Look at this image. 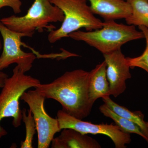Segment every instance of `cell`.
I'll list each match as a JSON object with an SVG mask.
<instances>
[{
    "mask_svg": "<svg viewBox=\"0 0 148 148\" xmlns=\"http://www.w3.org/2000/svg\"><path fill=\"white\" fill-rule=\"evenodd\" d=\"M90 72L82 69L67 71L48 84H40L35 88L46 98L57 101L62 110L78 119L89 115L93 105L88 95Z\"/></svg>",
    "mask_w": 148,
    "mask_h": 148,
    "instance_id": "6da1fadb",
    "label": "cell"
},
{
    "mask_svg": "<svg viewBox=\"0 0 148 148\" xmlns=\"http://www.w3.org/2000/svg\"><path fill=\"white\" fill-rule=\"evenodd\" d=\"M68 37L84 42L103 54L121 49L126 43L144 38L145 36L134 25L118 24L115 20H108L103 21L101 29L86 32L78 30L69 34Z\"/></svg>",
    "mask_w": 148,
    "mask_h": 148,
    "instance_id": "7a4b0ae2",
    "label": "cell"
},
{
    "mask_svg": "<svg viewBox=\"0 0 148 148\" xmlns=\"http://www.w3.org/2000/svg\"><path fill=\"white\" fill-rule=\"evenodd\" d=\"M63 11L64 18L58 29L50 31L48 40L54 43L67 38L69 34L84 28L86 31L101 29L103 22L95 17L88 5L87 0H49Z\"/></svg>",
    "mask_w": 148,
    "mask_h": 148,
    "instance_id": "3957f363",
    "label": "cell"
},
{
    "mask_svg": "<svg viewBox=\"0 0 148 148\" xmlns=\"http://www.w3.org/2000/svg\"><path fill=\"white\" fill-rule=\"evenodd\" d=\"M16 66L12 75L6 79L4 86L0 93V139L7 135L8 132L1 125V121L6 118H12L14 127L21 125L22 110L20 108L21 95L31 88H35L40 84L39 80L25 75Z\"/></svg>",
    "mask_w": 148,
    "mask_h": 148,
    "instance_id": "277c9868",
    "label": "cell"
},
{
    "mask_svg": "<svg viewBox=\"0 0 148 148\" xmlns=\"http://www.w3.org/2000/svg\"><path fill=\"white\" fill-rule=\"evenodd\" d=\"M64 18L63 11L49 0H35L24 16L12 15L1 18L0 21L12 31L34 34L36 30L42 32L46 29L54 30L55 27L49 24L63 22Z\"/></svg>",
    "mask_w": 148,
    "mask_h": 148,
    "instance_id": "5b68a950",
    "label": "cell"
},
{
    "mask_svg": "<svg viewBox=\"0 0 148 148\" xmlns=\"http://www.w3.org/2000/svg\"><path fill=\"white\" fill-rule=\"evenodd\" d=\"M46 98L35 89L24 92L21 100L27 103L32 112L38 133V148L49 147L54 135L61 130L57 118H53L47 113L45 109Z\"/></svg>",
    "mask_w": 148,
    "mask_h": 148,
    "instance_id": "8992f818",
    "label": "cell"
},
{
    "mask_svg": "<svg viewBox=\"0 0 148 148\" xmlns=\"http://www.w3.org/2000/svg\"><path fill=\"white\" fill-rule=\"evenodd\" d=\"M0 33L3 42L0 56V71L13 64H17L24 73L30 71L36 57L34 53L24 52L21 49V40L23 37H32L34 34L12 31L1 21Z\"/></svg>",
    "mask_w": 148,
    "mask_h": 148,
    "instance_id": "52a82bcc",
    "label": "cell"
},
{
    "mask_svg": "<svg viewBox=\"0 0 148 148\" xmlns=\"http://www.w3.org/2000/svg\"><path fill=\"white\" fill-rule=\"evenodd\" d=\"M57 119L61 130L71 128L84 134H101L109 137L113 142L116 148H125L131 142L130 134L122 131L116 125L94 124L84 121L72 116L63 110L57 112Z\"/></svg>",
    "mask_w": 148,
    "mask_h": 148,
    "instance_id": "ba28073f",
    "label": "cell"
},
{
    "mask_svg": "<svg viewBox=\"0 0 148 148\" xmlns=\"http://www.w3.org/2000/svg\"><path fill=\"white\" fill-rule=\"evenodd\" d=\"M107 65L106 74L110 95L116 98L126 90V81L131 78L130 67L121 49L103 54Z\"/></svg>",
    "mask_w": 148,
    "mask_h": 148,
    "instance_id": "9c48e42d",
    "label": "cell"
},
{
    "mask_svg": "<svg viewBox=\"0 0 148 148\" xmlns=\"http://www.w3.org/2000/svg\"><path fill=\"white\" fill-rule=\"evenodd\" d=\"M92 13L104 21L127 18L132 13L129 3L124 0H88Z\"/></svg>",
    "mask_w": 148,
    "mask_h": 148,
    "instance_id": "30bf717a",
    "label": "cell"
},
{
    "mask_svg": "<svg viewBox=\"0 0 148 148\" xmlns=\"http://www.w3.org/2000/svg\"><path fill=\"white\" fill-rule=\"evenodd\" d=\"M60 135L51 142L52 148H101L95 139L71 128L62 130Z\"/></svg>",
    "mask_w": 148,
    "mask_h": 148,
    "instance_id": "8fae6325",
    "label": "cell"
},
{
    "mask_svg": "<svg viewBox=\"0 0 148 148\" xmlns=\"http://www.w3.org/2000/svg\"><path fill=\"white\" fill-rule=\"evenodd\" d=\"M106 69L107 65L103 61L89 72L88 95L89 101L92 105L98 98L110 95Z\"/></svg>",
    "mask_w": 148,
    "mask_h": 148,
    "instance_id": "7c38bea8",
    "label": "cell"
},
{
    "mask_svg": "<svg viewBox=\"0 0 148 148\" xmlns=\"http://www.w3.org/2000/svg\"><path fill=\"white\" fill-rule=\"evenodd\" d=\"M102 100L104 104L116 113L138 125L147 138L148 143V128L147 122L145 121L144 120L145 116L141 111L130 110L125 107L120 106L114 102L111 99L110 96L103 97Z\"/></svg>",
    "mask_w": 148,
    "mask_h": 148,
    "instance_id": "4fadbf2b",
    "label": "cell"
},
{
    "mask_svg": "<svg viewBox=\"0 0 148 148\" xmlns=\"http://www.w3.org/2000/svg\"><path fill=\"white\" fill-rule=\"evenodd\" d=\"M99 110L105 116L113 120L115 125L118 126L122 131L130 134H135L140 135L148 143L147 137L142 129L137 124L116 113L106 104H103L100 106Z\"/></svg>",
    "mask_w": 148,
    "mask_h": 148,
    "instance_id": "5bb4252c",
    "label": "cell"
},
{
    "mask_svg": "<svg viewBox=\"0 0 148 148\" xmlns=\"http://www.w3.org/2000/svg\"><path fill=\"white\" fill-rule=\"evenodd\" d=\"M132 13L125 20L127 25L144 26L148 29V0H127Z\"/></svg>",
    "mask_w": 148,
    "mask_h": 148,
    "instance_id": "9a60e30c",
    "label": "cell"
},
{
    "mask_svg": "<svg viewBox=\"0 0 148 148\" xmlns=\"http://www.w3.org/2000/svg\"><path fill=\"white\" fill-rule=\"evenodd\" d=\"M26 109L22 110V121L24 123L26 127V136L24 141L21 143V148H32L34 136L36 134V128L34 117L30 110L27 111Z\"/></svg>",
    "mask_w": 148,
    "mask_h": 148,
    "instance_id": "2e32d148",
    "label": "cell"
},
{
    "mask_svg": "<svg viewBox=\"0 0 148 148\" xmlns=\"http://www.w3.org/2000/svg\"><path fill=\"white\" fill-rule=\"evenodd\" d=\"M138 28L145 36L146 42L145 49L142 55L134 58L126 57V60L130 68H141L146 71L148 74V29L144 26H140Z\"/></svg>",
    "mask_w": 148,
    "mask_h": 148,
    "instance_id": "e0dca14e",
    "label": "cell"
},
{
    "mask_svg": "<svg viewBox=\"0 0 148 148\" xmlns=\"http://www.w3.org/2000/svg\"><path fill=\"white\" fill-rule=\"evenodd\" d=\"M22 2L20 0H0V9L5 7H9L15 14L21 12Z\"/></svg>",
    "mask_w": 148,
    "mask_h": 148,
    "instance_id": "ac0fdd59",
    "label": "cell"
},
{
    "mask_svg": "<svg viewBox=\"0 0 148 148\" xmlns=\"http://www.w3.org/2000/svg\"><path fill=\"white\" fill-rule=\"evenodd\" d=\"M8 77L7 74L0 71V88H2L3 87L6 79Z\"/></svg>",
    "mask_w": 148,
    "mask_h": 148,
    "instance_id": "d6986e66",
    "label": "cell"
},
{
    "mask_svg": "<svg viewBox=\"0 0 148 148\" xmlns=\"http://www.w3.org/2000/svg\"><path fill=\"white\" fill-rule=\"evenodd\" d=\"M2 48V45L1 41V39H0V51L1 49Z\"/></svg>",
    "mask_w": 148,
    "mask_h": 148,
    "instance_id": "ffe728a7",
    "label": "cell"
},
{
    "mask_svg": "<svg viewBox=\"0 0 148 148\" xmlns=\"http://www.w3.org/2000/svg\"><path fill=\"white\" fill-rule=\"evenodd\" d=\"M147 127L148 128V121L147 122Z\"/></svg>",
    "mask_w": 148,
    "mask_h": 148,
    "instance_id": "44dd1931",
    "label": "cell"
}]
</instances>
